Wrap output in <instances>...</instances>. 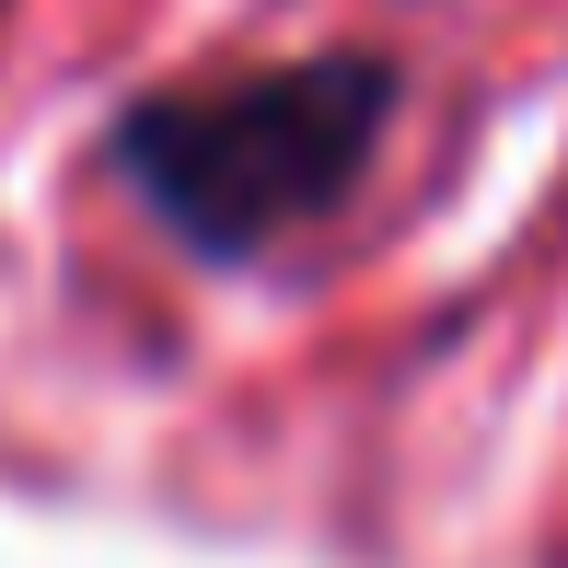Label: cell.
I'll return each mask as SVG.
<instances>
[{"mask_svg": "<svg viewBox=\"0 0 568 568\" xmlns=\"http://www.w3.org/2000/svg\"><path fill=\"white\" fill-rule=\"evenodd\" d=\"M0 12H12V0H0Z\"/></svg>", "mask_w": 568, "mask_h": 568, "instance_id": "obj_2", "label": "cell"}, {"mask_svg": "<svg viewBox=\"0 0 568 568\" xmlns=\"http://www.w3.org/2000/svg\"><path fill=\"white\" fill-rule=\"evenodd\" d=\"M395 105L406 70L383 47H314V59L140 93L105 128V163L197 267H267L278 244L359 197V174L395 140Z\"/></svg>", "mask_w": 568, "mask_h": 568, "instance_id": "obj_1", "label": "cell"}]
</instances>
